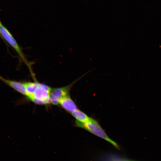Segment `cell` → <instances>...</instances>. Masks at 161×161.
Returning <instances> with one entry per match:
<instances>
[{
  "label": "cell",
  "instance_id": "6da1fadb",
  "mask_svg": "<svg viewBox=\"0 0 161 161\" xmlns=\"http://www.w3.org/2000/svg\"><path fill=\"white\" fill-rule=\"evenodd\" d=\"M0 34L2 39L5 41L16 51L17 53L20 60L24 63L29 69L32 77L35 78L31 64L28 61L25 55L23 53L22 48L18 45L11 33L1 23L0 21Z\"/></svg>",
  "mask_w": 161,
  "mask_h": 161
},
{
  "label": "cell",
  "instance_id": "7a4b0ae2",
  "mask_svg": "<svg viewBox=\"0 0 161 161\" xmlns=\"http://www.w3.org/2000/svg\"><path fill=\"white\" fill-rule=\"evenodd\" d=\"M77 126L84 129L107 141L109 142L116 148L120 150V148L118 144L112 140L107 134L98 122L92 118L85 123H81L76 121Z\"/></svg>",
  "mask_w": 161,
  "mask_h": 161
},
{
  "label": "cell",
  "instance_id": "3957f363",
  "mask_svg": "<svg viewBox=\"0 0 161 161\" xmlns=\"http://www.w3.org/2000/svg\"><path fill=\"white\" fill-rule=\"evenodd\" d=\"M91 70H90L86 72L68 85L63 87L52 89L50 96V102L54 105H57L59 104L60 101L63 98L66 96L69 95V92L73 85Z\"/></svg>",
  "mask_w": 161,
  "mask_h": 161
},
{
  "label": "cell",
  "instance_id": "277c9868",
  "mask_svg": "<svg viewBox=\"0 0 161 161\" xmlns=\"http://www.w3.org/2000/svg\"><path fill=\"white\" fill-rule=\"evenodd\" d=\"M52 89L50 87L38 82L37 88L32 96L30 97H33L42 100H50V96Z\"/></svg>",
  "mask_w": 161,
  "mask_h": 161
},
{
  "label": "cell",
  "instance_id": "5b68a950",
  "mask_svg": "<svg viewBox=\"0 0 161 161\" xmlns=\"http://www.w3.org/2000/svg\"><path fill=\"white\" fill-rule=\"evenodd\" d=\"M0 80L6 85L21 94L28 96V93L23 83L6 79L0 75Z\"/></svg>",
  "mask_w": 161,
  "mask_h": 161
},
{
  "label": "cell",
  "instance_id": "8992f818",
  "mask_svg": "<svg viewBox=\"0 0 161 161\" xmlns=\"http://www.w3.org/2000/svg\"><path fill=\"white\" fill-rule=\"evenodd\" d=\"M59 104L64 109L69 112H72L77 109L76 104L69 95L63 98Z\"/></svg>",
  "mask_w": 161,
  "mask_h": 161
},
{
  "label": "cell",
  "instance_id": "52a82bcc",
  "mask_svg": "<svg viewBox=\"0 0 161 161\" xmlns=\"http://www.w3.org/2000/svg\"><path fill=\"white\" fill-rule=\"evenodd\" d=\"M71 114L76 119V121L81 123H85L88 121L91 117L79 109L71 112Z\"/></svg>",
  "mask_w": 161,
  "mask_h": 161
},
{
  "label": "cell",
  "instance_id": "ba28073f",
  "mask_svg": "<svg viewBox=\"0 0 161 161\" xmlns=\"http://www.w3.org/2000/svg\"><path fill=\"white\" fill-rule=\"evenodd\" d=\"M35 81L34 82H26L23 83L28 93V98L32 96L38 86V82L35 80Z\"/></svg>",
  "mask_w": 161,
  "mask_h": 161
},
{
  "label": "cell",
  "instance_id": "9c48e42d",
  "mask_svg": "<svg viewBox=\"0 0 161 161\" xmlns=\"http://www.w3.org/2000/svg\"><path fill=\"white\" fill-rule=\"evenodd\" d=\"M28 98L35 103L38 104H47L50 102V100H40L36 99L33 97H31Z\"/></svg>",
  "mask_w": 161,
  "mask_h": 161
},
{
  "label": "cell",
  "instance_id": "30bf717a",
  "mask_svg": "<svg viewBox=\"0 0 161 161\" xmlns=\"http://www.w3.org/2000/svg\"><path fill=\"white\" fill-rule=\"evenodd\" d=\"M0 37L1 38V36L0 34Z\"/></svg>",
  "mask_w": 161,
  "mask_h": 161
}]
</instances>
